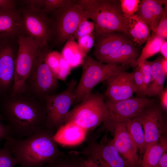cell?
<instances>
[{
    "label": "cell",
    "mask_w": 167,
    "mask_h": 167,
    "mask_svg": "<svg viewBox=\"0 0 167 167\" xmlns=\"http://www.w3.org/2000/svg\"><path fill=\"white\" fill-rule=\"evenodd\" d=\"M136 67V68L133 72L134 83V93H136L137 97H145L146 96L142 74L139 66H137Z\"/></svg>",
    "instance_id": "cell-29"
},
{
    "label": "cell",
    "mask_w": 167,
    "mask_h": 167,
    "mask_svg": "<svg viewBox=\"0 0 167 167\" xmlns=\"http://www.w3.org/2000/svg\"><path fill=\"white\" fill-rule=\"evenodd\" d=\"M0 115L6 123L10 137L22 139L45 128V101L24 92L0 98Z\"/></svg>",
    "instance_id": "cell-1"
},
{
    "label": "cell",
    "mask_w": 167,
    "mask_h": 167,
    "mask_svg": "<svg viewBox=\"0 0 167 167\" xmlns=\"http://www.w3.org/2000/svg\"><path fill=\"white\" fill-rule=\"evenodd\" d=\"M95 37L93 54L99 61L131 40L126 34L115 32H105Z\"/></svg>",
    "instance_id": "cell-17"
},
{
    "label": "cell",
    "mask_w": 167,
    "mask_h": 167,
    "mask_svg": "<svg viewBox=\"0 0 167 167\" xmlns=\"http://www.w3.org/2000/svg\"><path fill=\"white\" fill-rule=\"evenodd\" d=\"M124 17L127 19L134 15L138 9L139 0H119Z\"/></svg>",
    "instance_id": "cell-30"
},
{
    "label": "cell",
    "mask_w": 167,
    "mask_h": 167,
    "mask_svg": "<svg viewBox=\"0 0 167 167\" xmlns=\"http://www.w3.org/2000/svg\"><path fill=\"white\" fill-rule=\"evenodd\" d=\"M166 4L167 0H140L135 14L145 22L152 32H155L158 21L167 9V5L164 8L163 6Z\"/></svg>",
    "instance_id": "cell-18"
},
{
    "label": "cell",
    "mask_w": 167,
    "mask_h": 167,
    "mask_svg": "<svg viewBox=\"0 0 167 167\" xmlns=\"http://www.w3.org/2000/svg\"></svg>",
    "instance_id": "cell-47"
},
{
    "label": "cell",
    "mask_w": 167,
    "mask_h": 167,
    "mask_svg": "<svg viewBox=\"0 0 167 167\" xmlns=\"http://www.w3.org/2000/svg\"><path fill=\"white\" fill-rule=\"evenodd\" d=\"M54 132L45 128L23 139L9 136L4 146L21 167H43L62 155L54 139Z\"/></svg>",
    "instance_id": "cell-2"
},
{
    "label": "cell",
    "mask_w": 167,
    "mask_h": 167,
    "mask_svg": "<svg viewBox=\"0 0 167 167\" xmlns=\"http://www.w3.org/2000/svg\"><path fill=\"white\" fill-rule=\"evenodd\" d=\"M79 158L66 157L62 155L43 167H79Z\"/></svg>",
    "instance_id": "cell-28"
},
{
    "label": "cell",
    "mask_w": 167,
    "mask_h": 167,
    "mask_svg": "<svg viewBox=\"0 0 167 167\" xmlns=\"http://www.w3.org/2000/svg\"><path fill=\"white\" fill-rule=\"evenodd\" d=\"M162 57H158L152 61L151 79L146 91V96L153 97L159 95L164 89V86L167 75L163 71L161 61Z\"/></svg>",
    "instance_id": "cell-23"
},
{
    "label": "cell",
    "mask_w": 167,
    "mask_h": 167,
    "mask_svg": "<svg viewBox=\"0 0 167 167\" xmlns=\"http://www.w3.org/2000/svg\"><path fill=\"white\" fill-rule=\"evenodd\" d=\"M2 120L3 119L0 115V141L10 136L9 128L6 125H4L2 122Z\"/></svg>",
    "instance_id": "cell-41"
},
{
    "label": "cell",
    "mask_w": 167,
    "mask_h": 167,
    "mask_svg": "<svg viewBox=\"0 0 167 167\" xmlns=\"http://www.w3.org/2000/svg\"><path fill=\"white\" fill-rule=\"evenodd\" d=\"M167 150V135L146 148L139 167H157L163 154Z\"/></svg>",
    "instance_id": "cell-24"
},
{
    "label": "cell",
    "mask_w": 167,
    "mask_h": 167,
    "mask_svg": "<svg viewBox=\"0 0 167 167\" xmlns=\"http://www.w3.org/2000/svg\"><path fill=\"white\" fill-rule=\"evenodd\" d=\"M128 36L138 46L146 43L151 37V30L145 22L136 14L126 19Z\"/></svg>",
    "instance_id": "cell-22"
},
{
    "label": "cell",
    "mask_w": 167,
    "mask_h": 167,
    "mask_svg": "<svg viewBox=\"0 0 167 167\" xmlns=\"http://www.w3.org/2000/svg\"><path fill=\"white\" fill-rule=\"evenodd\" d=\"M76 154L90 158L98 167H128L111 140L99 143L91 141L83 150Z\"/></svg>",
    "instance_id": "cell-13"
},
{
    "label": "cell",
    "mask_w": 167,
    "mask_h": 167,
    "mask_svg": "<svg viewBox=\"0 0 167 167\" xmlns=\"http://www.w3.org/2000/svg\"><path fill=\"white\" fill-rule=\"evenodd\" d=\"M79 167H98L91 159L87 157L79 158Z\"/></svg>",
    "instance_id": "cell-43"
},
{
    "label": "cell",
    "mask_w": 167,
    "mask_h": 167,
    "mask_svg": "<svg viewBox=\"0 0 167 167\" xmlns=\"http://www.w3.org/2000/svg\"><path fill=\"white\" fill-rule=\"evenodd\" d=\"M82 65L81 76L73 93L72 106H75L91 94L97 84L126 68V66L104 63L87 55Z\"/></svg>",
    "instance_id": "cell-6"
},
{
    "label": "cell",
    "mask_w": 167,
    "mask_h": 167,
    "mask_svg": "<svg viewBox=\"0 0 167 167\" xmlns=\"http://www.w3.org/2000/svg\"><path fill=\"white\" fill-rule=\"evenodd\" d=\"M140 53L139 46L131 40L99 61L118 66H126L129 64L131 65L137 60Z\"/></svg>",
    "instance_id": "cell-20"
},
{
    "label": "cell",
    "mask_w": 167,
    "mask_h": 167,
    "mask_svg": "<svg viewBox=\"0 0 167 167\" xmlns=\"http://www.w3.org/2000/svg\"><path fill=\"white\" fill-rule=\"evenodd\" d=\"M74 1L71 0H44V7L42 10L47 15L59 9L70 5Z\"/></svg>",
    "instance_id": "cell-31"
},
{
    "label": "cell",
    "mask_w": 167,
    "mask_h": 167,
    "mask_svg": "<svg viewBox=\"0 0 167 167\" xmlns=\"http://www.w3.org/2000/svg\"><path fill=\"white\" fill-rule=\"evenodd\" d=\"M20 10H0V39L13 40L21 34Z\"/></svg>",
    "instance_id": "cell-19"
},
{
    "label": "cell",
    "mask_w": 167,
    "mask_h": 167,
    "mask_svg": "<svg viewBox=\"0 0 167 167\" xmlns=\"http://www.w3.org/2000/svg\"><path fill=\"white\" fill-rule=\"evenodd\" d=\"M165 40L155 32H152L150 39L146 43L139 58L131 66L135 67L140 63L159 52L161 47Z\"/></svg>",
    "instance_id": "cell-25"
},
{
    "label": "cell",
    "mask_w": 167,
    "mask_h": 167,
    "mask_svg": "<svg viewBox=\"0 0 167 167\" xmlns=\"http://www.w3.org/2000/svg\"><path fill=\"white\" fill-rule=\"evenodd\" d=\"M19 10L22 35L32 37L41 43L47 44L53 39L51 19L41 9L26 6Z\"/></svg>",
    "instance_id": "cell-10"
},
{
    "label": "cell",
    "mask_w": 167,
    "mask_h": 167,
    "mask_svg": "<svg viewBox=\"0 0 167 167\" xmlns=\"http://www.w3.org/2000/svg\"><path fill=\"white\" fill-rule=\"evenodd\" d=\"M82 51L76 53L71 58L69 63L71 68L82 65L84 58L86 56Z\"/></svg>",
    "instance_id": "cell-39"
},
{
    "label": "cell",
    "mask_w": 167,
    "mask_h": 167,
    "mask_svg": "<svg viewBox=\"0 0 167 167\" xmlns=\"http://www.w3.org/2000/svg\"><path fill=\"white\" fill-rule=\"evenodd\" d=\"M51 13L49 17L52 23L53 39L58 46L62 45L73 36L80 22L87 18L77 0Z\"/></svg>",
    "instance_id": "cell-7"
},
{
    "label": "cell",
    "mask_w": 167,
    "mask_h": 167,
    "mask_svg": "<svg viewBox=\"0 0 167 167\" xmlns=\"http://www.w3.org/2000/svg\"><path fill=\"white\" fill-rule=\"evenodd\" d=\"M127 130L141 154H143L145 145V135L143 126L133 118L124 122Z\"/></svg>",
    "instance_id": "cell-26"
},
{
    "label": "cell",
    "mask_w": 167,
    "mask_h": 167,
    "mask_svg": "<svg viewBox=\"0 0 167 167\" xmlns=\"http://www.w3.org/2000/svg\"><path fill=\"white\" fill-rule=\"evenodd\" d=\"M161 64L162 69L165 75H167V59L164 58H162Z\"/></svg>",
    "instance_id": "cell-46"
},
{
    "label": "cell",
    "mask_w": 167,
    "mask_h": 167,
    "mask_svg": "<svg viewBox=\"0 0 167 167\" xmlns=\"http://www.w3.org/2000/svg\"><path fill=\"white\" fill-rule=\"evenodd\" d=\"M71 69L69 64L62 56L59 70L56 78L57 79L65 81L67 76L70 73Z\"/></svg>",
    "instance_id": "cell-38"
},
{
    "label": "cell",
    "mask_w": 167,
    "mask_h": 167,
    "mask_svg": "<svg viewBox=\"0 0 167 167\" xmlns=\"http://www.w3.org/2000/svg\"><path fill=\"white\" fill-rule=\"evenodd\" d=\"M157 167H167V153L164 152L161 157Z\"/></svg>",
    "instance_id": "cell-44"
},
{
    "label": "cell",
    "mask_w": 167,
    "mask_h": 167,
    "mask_svg": "<svg viewBox=\"0 0 167 167\" xmlns=\"http://www.w3.org/2000/svg\"><path fill=\"white\" fill-rule=\"evenodd\" d=\"M61 56V53L54 51L49 52L46 57V62L56 77L59 70Z\"/></svg>",
    "instance_id": "cell-34"
},
{
    "label": "cell",
    "mask_w": 167,
    "mask_h": 167,
    "mask_svg": "<svg viewBox=\"0 0 167 167\" xmlns=\"http://www.w3.org/2000/svg\"><path fill=\"white\" fill-rule=\"evenodd\" d=\"M151 63L152 61L146 60L140 63L137 65L139 67L142 74L145 92L151 80Z\"/></svg>",
    "instance_id": "cell-36"
},
{
    "label": "cell",
    "mask_w": 167,
    "mask_h": 167,
    "mask_svg": "<svg viewBox=\"0 0 167 167\" xmlns=\"http://www.w3.org/2000/svg\"><path fill=\"white\" fill-rule=\"evenodd\" d=\"M80 51L81 50L77 42L73 36L66 42L61 54L63 58L69 63L73 57Z\"/></svg>",
    "instance_id": "cell-27"
},
{
    "label": "cell",
    "mask_w": 167,
    "mask_h": 167,
    "mask_svg": "<svg viewBox=\"0 0 167 167\" xmlns=\"http://www.w3.org/2000/svg\"><path fill=\"white\" fill-rule=\"evenodd\" d=\"M48 52L47 44H41L24 85V93L43 101L48 96L55 94L59 86L58 79L46 62Z\"/></svg>",
    "instance_id": "cell-4"
},
{
    "label": "cell",
    "mask_w": 167,
    "mask_h": 167,
    "mask_svg": "<svg viewBox=\"0 0 167 167\" xmlns=\"http://www.w3.org/2000/svg\"><path fill=\"white\" fill-rule=\"evenodd\" d=\"M87 131L72 122L65 123L60 127L53 136L54 140L63 146H73L82 143Z\"/></svg>",
    "instance_id": "cell-21"
},
{
    "label": "cell",
    "mask_w": 167,
    "mask_h": 167,
    "mask_svg": "<svg viewBox=\"0 0 167 167\" xmlns=\"http://www.w3.org/2000/svg\"><path fill=\"white\" fill-rule=\"evenodd\" d=\"M77 85L76 81L72 79L67 84L65 90L46 96L45 128L54 131L65 124L66 117L73 105V93Z\"/></svg>",
    "instance_id": "cell-9"
},
{
    "label": "cell",
    "mask_w": 167,
    "mask_h": 167,
    "mask_svg": "<svg viewBox=\"0 0 167 167\" xmlns=\"http://www.w3.org/2000/svg\"><path fill=\"white\" fill-rule=\"evenodd\" d=\"M16 2L13 0H0V10H11L16 9Z\"/></svg>",
    "instance_id": "cell-40"
},
{
    "label": "cell",
    "mask_w": 167,
    "mask_h": 167,
    "mask_svg": "<svg viewBox=\"0 0 167 167\" xmlns=\"http://www.w3.org/2000/svg\"><path fill=\"white\" fill-rule=\"evenodd\" d=\"M105 102L110 115L107 122L111 124L133 118L155 101L146 97H136L116 102L108 99Z\"/></svg>",
    "instance_id": "cell-12"
},
{
    "label": "cell",
    "mask_w": 167,
    "mask_h": 167,
    "mask_svg": "<svg viewBox=\"0 0 167 167\" xmlns=\"http://www.w3.org/2000/svg\"><path fill=\"white\" fill-rule=\"evenodd\" d=\"M160 52L163 58L167 59V41L165 40L162 45L160 50Z\"/></svg>",
    "instance_id": "cell-45"
},
{
    "label": "cell",
    "mask_w": 167,
    "mask_h": 167,
    "mask_svg": "<svg viewBox=\"0 0 167 167\" xmlns=\"http://www.w3.org/2000/svg\"><path fill=\"white\" fill-rule=\"evenodd\" d=\"M12 40L0 39V98L11 93L14 84L17 53Z\"/></svg>",
    "instance_id": "cell-14"
},
{
    "label": "cell",
    "mask_w": 167,
    "mask_h": 167,
    "mask_svg": "<svg viewBox=\"0 0 167 167\" xmlns=\"http://www.w3.org/2000/svg\"><path fill=\"white\" fill-rule=\"evenodd\" d=\"M104 98L99 93H91L69 111L65 123L72 122L88 131L108 120L110 115Z\"/></svg>",
    "instance_id": "cell-5"
},
{
    "label": "cell",
    "mask_w": 167,
    "mask_h": 167,
    "mask_svg": "<svg viewBox=\"0 0 167 167\" xmlns=\"http://www.w3.org/2000/svg\"><path fill=\"white\" fill-rule=\"evenodd\" d=\"M17 164L16 159L6 147L0 148V167H14Z\"/></svg>",
    "instance_id": "cell-33"
},
{
    "label": "cell",
    "mask_w": 167,
    "mask_h": 167,
    "mask_svg": "<svg viewBox=\"0 0 167 167\" xmlns=\"http://www.w3.org/2000/svg\"><path fill=\"white\" fill-rule=\"evenodd\" d=\"M85 17L92 20L94 36L106 32L123 33L128 36L126 19L123 16L119 0H79Z\"/></svg>",
    "instance_id": "cell-3"
},
{
    "label": "cell",
    "mask_w": 167,
    "mask_h": 167,
    "mask_svg": "<svg viewBox=\"0 0 167 167\" xmlns=\"http://www.w3.org/2000/svg\"><path fill=\"white\" fill-rule=\"evenodd\" d=\"M77 40L80 49L87 55L94 45L95 37L92 33L81 37Z\"/></svg>",
    "instance_id": "cell-35"
},
{
    "label": "cell",
    "mask_w": 167,
    "mask_h": 167,
    "mask_svg": "<svg viewBox=\"0 0 167 167\" xmlns=\"http://www.w3.org/2000/svg\"><path fill=\"white\" fill-rule=\"evenodd\" d=\"M85 18L80 22L73 36L75 40L84 36L92 34L94 30V25L93 22L89 21Z\"/></svg>",
    "instance_id": "cell-32"
},
{
    "label": "cell",
    "mask_w": 167,
    "mask_h": 167,
    "mask_svg": "<svg viewBox=\"0 0 167 167\" xmlns=\"http://www.w3.org/2000/svg\"><path fill=\"white\" fill-rule=\"evenodd\" d=\"M167 9L158 22L155 33L165 40L167 38Z\"/></svg>",
    "instance_id": "cell-37"
},
{
    "label": "cell",
    "mask_w": 167,
    "mask_h": 167,
    "mask_svg": "<svg viewBox=\"0 0 167 167\" xmlns=\"http://www.w3.org/2000/svg\"><path fill=\"white\" fill-rule=\"evenodd\" d=\"M18 49L15 60V82L11 95L24 92L25 81L30 71L35 54L41 43L32 37H17Z\"/></svg>",
    "instance_id": "cell-8"
},
{
    "label": "cell",
    "mask_w": 167,
    "mask_h": 167,
    "mask_svg": "<svg viewBox=\"0 0 167 167\" xmlns=\"http://www.w3.org/2000/svg\"><path fill=\"white\" fill-rule=\"evenodd\" d=\"M163 111L160 105L154 102L134 118L141 123L143 129L144 150L166 135L167 125Z\"/></svg>",
    "instance_id": "cell-11"
},
{
    "label": "cell",
    "mask_w": 167,
    "mask_h": 167,
    "mask_svg": "<svg viewBox=\"0 0 167 167\" xmlns=\"http://www.w3.org/2000/svg\"><path fill=\"white\" fill-rule=\"evenodd\" d=\"M113 131L112 143L128 167H139L141 160L138 149L131 137L125 123L117 122L112 124Z\"/></svg>",
    "instance_id": "cell-15"
},
{
    "label": "cell",
    "mask_w": 167,
    "mask_h": 167,
    "mask_svg": "<svg viewBox=\"0 0 167 167\" xmlns=\"http://www.w3.org/2000/svg\"><path fill=\"white\" fill-rule=\"evenodd\" d=\"M106 81L107 88L105 95L112 101L131 98L134 93L133 72L119 71L111 75Z\"/></svg>",
    "instance_id": "cell-16"
},
{
    "label": "cell",
    "mask_w": 167,
    "mask_h": 167,
    "mask_svg": "<svg viewBox=\"0 0 167 167\" xmlns=\"http://www.w3.org/2000/svg\"><path fill=\"white\" fill-rule=\"evenodd\" d=\"M159 95L160 100V106L163 110H167V88H165L160 93Z\"/></svg>",
    "instance_id": "cell-42"
}]
</instances>
